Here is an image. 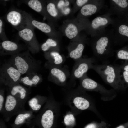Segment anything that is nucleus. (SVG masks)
Returning <instances> with one entry per match:
<instances>
[{
	"instance_id": "obj_30",
	"label": "nucleus",
	"mask_w": 128,
	"mask_h": 128,
	"mask_svg": "<svg viewBox=\"0 0 128 128\" xmlns=\"http://www.w3.org/2000/svg\"><path fill=\"white\" fill-rule=\"evenodd\" d=\"M120 69L121 78L125 90L128 87V72Z\"/></svg>"
},
{
	"instance_id": "obj_18",
	"label": "nucleus",
	"mask_w": 128,
	"mask_h": 128,
	"mask_svg": "<svg viewBox=\"0 0 128 128\" xmlns=\"http://www.w3.org/2000/svg\"><path fill=\"white\" fill-rule=\"evenodd\" d=\"M24 3L36 12L46 15L45 8L42 1L38 0H29L24 1Z\"/></svg>"
},
{
	"instance_id": "obj_11",
	"label": "nucleus",
	"mask_w": 128,
	"mask_h": 128,
	"mask_svg": "<svg viewBox=\"0 0 128 128\" xmlns=\"http://www.w3.org/2000/svg\"><path fill=\"white\" fill-rule=\"evenodd\" d=\"M105 0H90L81 9L80 13L82 17L91 16L99 12L104 5Z\"/></svg>"
},
{
	"instance_id": "obj_1",
	"label": "nucleus",
	"mask_w": 128,
	"mask_h": 128,
	"mask_svg": "<svg viewBox=\"0 0 128 128\" xmlns=\"http://www.w3.org/2000/svg\"><path fill=\"white\" fill-rule=\"evenodd\" d=\"M91 45L94 58L103 64L108 63V59L114 55L113 47L115 45L112 29H106L92 37Z\"/></svg>"
},
{
	"instance_id": "obj_32",
	"label": "nucleus",
	"mask_w": 128,
	"mask_h": 128,
	"mask_svg": "<svg viewBox=\"0 0 128 128\" xmlns=\"http://www.w3.org/2000/svg\"><path fill=\"white\" fill-rule=\"evenodd\" d=\"M5 100L4 94L1 92L0 94V112L1 114L3 110Z\"/></svg>"
},
{
	"instance_id": "obj_27",
	"label": "nucleus",
	"mask_w": 128,
	"mask_h": 128,
	"mask_svg": "<svg viewBox=\"0 0 128 128\" xmlns=\"http://www.w3.org/2000/svg\"><path fill=\"white\" fill-rule=\"evenodd\" d=\"M57 45L56 41L51 38H48L41 45V48L42 51H46L50 48L56 47Z\"/></svg>"
},
{
	"instance_id": "obj_37",
	"label": "nucleus",
	"mask_w": 128,
	"mask_h": 128,
	"mask_svg": "<svg viewBox=\"0 0 128 128\" xmlns=\"http://www.w3.org/2000/svg\"><path fill=\"white\" fill-rule=\"evenodd\" d=\"M98 125L95 123H91L86 126L84 128H99Z\"/></svg>"
},
{
	"instance_id": "obj_10",
	"label": "nucleus",
	"mask_w": 128,
	"mask_h": 128,
	"mask_svg": "<svg viewBox=\"0 0 128 128\" xmlns=\"http://www.w3.org/2000/svg\"><path fill=\"white\" fill-rule=\"evenodd\" d=\"M110 8L107 12L111 15H115L118 18H122L128 12V0H109Z\"/></svg>"
},
{
	"instance_id": "obj_16",
	"label": "nucleus",
	"mask_w": 128,
	"mask_h": 128,
	"mask_svg": "<svg viewBox=\"0 0 128 128\" xmlns=\"http://www.w3.org/2000/svg\"><path fill=\"white\" fill-rule=\"evenodd\" d=\"M47 101L46 98L40 95H37L31 98L28 102L30 110L33 112L38 111Z\"/></svg>"
},
{
	"instance_id": "obj_28",
	"label": "nucleus",
	"mask_w": 128,
	"mask_h": 128,
	"mask_svg": "<svg viewBox=\"0 0 128 128\" xmlns=\"http://www.w3.org/2000/svg\"><path fill=\"white\" fill-rule=\"evenodd\" d=\"M75 119L74 116L72 114H68L65 116L64 122L65 125L68 127L73 126L75 123Z\"/></svg>"
},
{
	"instance_id": "obj_4",
	"label": "nucleus",
	"mask_w": 128,
	"mask_h": 128,
	"mask_svg": "<svg viewBox=\"0 0 128 128\" xmlns=\"http://www.w3.org/2000/svg\"><path fill=\"white\" fill-rule=\"evenodd\" d=\"M111 25L115 44L121 45L128 41V22L117 17L113 19Z\"/></svg>"
},
{
	"instance_id": "obj_5",
	"label": "nucleus",
	"mask_w": 128,
	"mask_h": 128,
	"mask_svg": "<svg viewBox=\"0 0 128 128\" xmlns=\"http://www.w3.org/2000/svg\"><path fill=\"white\" fill-rule=\"evenodd\" d=\"M27 13L25 11L13 8L8 11L4 18L7 22L18 31L31 25L27 20Z\"/></svg>"
},
{
	"instance_id": "obj_19",
	"label": "nucleus",
	"mask_w": 128,
	"mask_h": 128,
	"mask_svg": "<svg viewBox=\"0 0 128 128\" xmlns=\"http://www.w3.org/2000/svg\"><path fill=\"white\" fill-rule=\"evenodd\" d=\"M84 47V42L83 41L79 42L74 49L70 51L69 57L75 59H80L82 55Z\"/></svg>"
},
{
	"instance_id": "obj_6",
	"label": "nucleus",
	"mask_w": 128,
	"mask_h": 128,
	"mask_svg": "<svg viewBox=\"0 0 128 128\" xmlns=\"http://www.w3.org/2000/svg\"><path fill=\"white\" fill-rule=\"evenodd\" d=\"M25 110L24 105L15 97L9 94L6 96L1 114L5 120H9L14 116L17 115Z\"/></svg>"
},
{
	"instance_id": "obj_20",
	"label": "nucleus",
	"mask_w": 128,
	"mask_h": 128,
	"mask_svg": "<svg viewBox=\"0 0 128 128\" xmlns=\"http://www.w3.org/2000/svg\"><path fill=\"white\" fill-rule=\"evenodd\" d=\"M14 61L17 69L21 73H26L28 69L29 65L25 60L21 57L17 56L15 57Z\"/></svg>"
},
{
	"instance_id": "obj_13",
	"label": "nucleus",
	"mask_w": 128,
	"mask_h": 128,
	"mask_svg": "<svg viewBox=\"0 0 128 128\" xmlns=\"http://www.w3.org/2000/svg\"><path fill=\"white\" fill-rule=\"evenodd\" d=\"M27 18L29 23L33 27L39 30L51 37L53 36V29L51 26L48 24L34 19L27 12Z\"/></svg>"
},
{
	"instance_id": "obj_17",
	"label": "nucleus",
	"mask_w": 128,
	"mask_h": 128,
	"mask_svg": "<svg viewBox=\"0 0 128 128\" xmlns=\"http://www.w3.org/2000/svg\"><path fill=\"white\" fill-rule=\"evenodd\" d=\"M35 116L32 111L30 110L27 111L25 110L17 115L14 121V124L16 125L22 124L27 121L33 119Z\"/></svg>"
},
{
	"instance_id": "obj_34",
	"label": "nucleus",
	"mask_w": 128,
	"mask_h": 128,
	"mask_svg": "<svg viewBox=\"0 0 128 128\" xmlns=\"http://www.w3.org/2000/svg\"><path fill=\"white\" fill-rule=\"evenodd\" d=\"M90 1L88 0H77L76 1V4L78 6L81 8Z\"/></svg>"
},
{
	"instance_id": "obj_26",
	"label": "nucleus",
	"mask_w": 128,
	"mask_h": 128,
	"mask_svg": "<svg viewBox=\"0 0 128 128\" xmlns=\"http://www.w3.org/2000/svg\"><path fill=\"white\" fill-rule=\"evenodd\" d=\"M7 72L14 82H17L21 76V73L17 69L13 67H10L7 69Z\"/></svg>"
},
{
	"instance_id": "obj_36",
	"label": "nucleus",
	"mask_w": 128,
	"mask_h": 128,
	"mask_svg": "<svg viewBox=\"0 0 128 128\" xmlns=\"http://www.w3.org/2000/svg\"><path fill=\"white\" fill-rule=\"evenodd\" d=\"M31 79L33 85H36L38 83L40 80V78L38 76L35 75Z\"/></svg>"
},
{
	"instance_id": "obj_9",
	"label": "nucleus",
	"mask_w": 128,
	"mask_h": 128,
	"mask_svg": "<svg viewBox=\"0 0 128 128\" xmlns=\"http://www.w3.org/2000/svg\"><path fill=\"white\" fill-rule=\"evenodd\" d=\"M35 28L31 25H29L18 31V37L26 42L33 51H37L38 49L37 41L34 31Z\"/></svg>"
},
{
	"instance_id": "obj_35",
	"label": "nucleus",
	"mask_w": 128,
	"mask_h": 128,
	"mask_svg": "<svg viewBox=\"0 0 128 128\" xmlns=\"http://www.w3.org/2000/svg\"><path fill=\"white\" fill-rule=\"evenodd\" d=\"M120 66L122 70L128 72V61H125Z\"/></svg>"
},
{
	"instance_id": "obj_39",
	"label": "nucleus",
	"mask_w": 128,
	"mask_h": 128,
	"mask_svg": "<svg viewBox=\"0 0 128 128\" xmlns=\"http://www.w3.org/2000/svg\"><path fill=\"white\" fill-rule=\"evenodd\" d=\"M121 18H123L128 22V12L125 14Z\"/></svg>"
},
{
	"instance_id": "obj_2",
	"label": "nucleus",
	"mask_w": 128,
	"mask_h": 128,
	"mask_svg": "<svg viewBox=\"0 0 128 128\" xmlns=\"http://www.w3.org/2000/svg\"><path fill=\"white\" fill-rule=\"evenodd\" d=\"M104 81L115 90H125L120 76V65L108 63L93 64L91 67Z\"/></svg>"
},
{
	"instance_id": "obj_31",
	"label": "nucleus",
	"mask_w": 128,
	"mask_h": 128,
	"mask_svg": "<svg viewBox=\"0 0 128 128\" xmlns=\"http://www.w3.org/2000/svg\"><path fill=\"white\" fill-rule=\"evenodd\" d=\"M4 23L1 17L0 18V37L3 41L8 40V38L5 33Z\"/></svg>"
},
{
	"instance_id": "obj_7",
	"label": "nucleus",
	"mask_w": 128,
	"mask_h": 128,
	"mask_svg": "<svg viewBox=\"0 0 128 128\" xmlns=\"http://www.w3.org/2000/svg\"><path fill=\"white\" fill-rule=\"evenodd\" d=\"M43 108L33 118L40 120L43 128H51L55 118V112L53 102L47 100Z\"/></svg>"
},
{
	"instance_id": "obj_3",
	"label": "nucleus",
	"mask_w": 128,
	"mask_h": 128,
	"mask_svg": "<svg viewBox=\"0 0 128 128\" xmlns=\"http://www.w3.org/2000/svg\"><path fill=\"white\" fill-rule=\"evenodd\" d=\"M81 79V85L83 89L99 93L104 100H109L115 97V90L113 89H107L102 85L89 78L86 74Z\"/></svg>"
},
{
	"instance_id": "obj_29",
	"label": "nucleus",
	"mask_w": 128,
	"mask_h": 128,
	"mask_svg": "<svg viewBox=\"0 0 128 128\" xmlns=\"http://www.w3.org/2000/svg\"><path fill=\"white\" fill-rule=\"evenodd\" d=\"M51 56L53 58L55 64L59 65L61 64L63 59L62 56L58 52L55 51H52L50 53Z\"/></svg>"
},
{
	"instance_id": "obj_15",
	"label": "nucleus",
	"mask_w": 128,
	"mask_h": 128,
	"mask_svg": "<svg viewBox=\"0 0 128 128\" xmlns=\"http://www.w3.org/2000/svg\"><path fill=\"white\" fill-rule=\"evenodd\" d=\"M75 107L78 109L83 110L91 109L96 111L94 105L88 99L83 96L75 97L73 101Z\"/></svg>"
},
{
	"instance_id": "obj_22",
	"label": "nucleus",
	"mask_w": 128,
	"mask_h": 128,
	"mask_svg": "<svg viewBox=\"0 0 128 128\" xmlns=\"http://www.w3.org/2000/svg\"><path fill=\"white\" fill-rule=\"evenodd\" d=\"M1 47L4 51L8 52H14L18 50V45L16 43L7 40L3 41L1 43Z\"/></svg>"
},
{
	"instance_id": "obj_33",
	"label": "nucleus",
	"mask_w": 128,
	"mask_h": 128,
	"mask_svg": "<svg viewBox=\"0 0 128 128\" xmlns=\"http://www.w3.org/2000/svg\"><path fill=\"white\" fill-rule=\"evenodd\" d=\"M21 81L26 85L29 86L33 85L32 79H30L28 77L26 76L22 78Z\"/></svg>"
},
{
	"instance_id": "obj_8",
	"label": "nucleus",
	"mask_w": 128,
	"mask_h": 128,
	"mask_svg": "<svg viewBox=\"0 0 128 128\" xmlns=\"http://www.w3.org/2000/svg\"><path fill=\"white\" fill-rule=\"evenodd\" d=\"M111 15L110 13L107 12L97 17L92 20L87 29L92 37L103 32L109 25L111 24L113 19L111 18Z\"/></svg>"
},
{
	"instance_id": "obj_38",
	"label": "nucleus",
	"mask_w": 128,
	"mask_h": 128,
	"mask_svg": "<svg viewBox=\"0 0 128 128\" xmlns=\"http://www.w3.org/2000/svg\"><path fill=\"white\" fill-rule=\"evenodd\" d=\"M115 128H128V122L123 124L120 125Z\"/></svg>"
},
{
	"instance_id": "obj_21",
	"label": "nucleus",
	"mask_w": 128,
	"mask_h": 128,
	"mask_svg": "<svg viewBox=\"0 0 128 128\" xmlns=\"http://www.w3.org/2000/svg\"><path fill=\"white\" fill-rule=\"evenodd\" d=\"M65 33L66 37L69 39L75 37L78 33V29L76 25L71 23L68 24L65 30Z\"/></svg>"
},
{
	"instance_id": "obj_24",
	"label": "nucleus",
	"mask_w": 128,
	"mask_h": 128,
	"mask_svg": "<svg viewBox=\"0 0 128 128\" xmlns=\"http://www.w3.org/2000/svg\"><path fill=\"white\" fill-rule=\"evenodd\" d=\"M47 13L53 18L57 17L59 13L55 4L53 2L50 1L48 2L46 7Z\"/></svg>"
},
{
	"instance_id": "obj_23",
	"label": "nucleus",
	"mask_w": 128,
	"mask_h": 128,
	"mask_svg": "<svg viewBox=\"0 0 128 128\" xmlns=\"http://www.w3.org/2000/svg\"><path fill=\"white\" fill-rule=\"evenodd\" d=\"M51 74L55 77L61 83L65 82L66 80V76L65 73L58 68H54L51 70Z\"/></svg>"
},
{
	"instance_id": "obj_12",
	"label": "nucleus",
	"mask_w": 128,
	"mask_h": 128,
	"mask_svg": "<svg viewBox=\"0 0 128 128\" xmlns=\"http://www.w3.org/2000/svg\"><path fill=\"white\" fill-rule=\"evenodd\" d=\"M96 60L94 57L82 59L73 71V76L77 78L81 79L86 74Z\"/></svg>"
},
{
	"instance_id": "obj_25",
	"label": "nucleus",
	"mask_w": 128,
	"mask_h": 128,
	"mask_svg": "<svg viewBox=\"0 0 128 128\" xmlns=\"http://www.w3.org/2000/svg\"><path fill=\"white\" fill-rule=\"evenodd\" d=\"M118 59L128 61V45L115 51Z\"/></svg>"
},
{
	"instance_id": "obj_14",
	"label": "nucleus",
	"mask_w": 128,
	"mask_h": 128,
	"mask_svg": "<svg viewBox=\"0 0 128 128\" xmlns=\"http://www.w3.org/2000/svg\"><path fill=\"white\" fill-rule=\"evenodd\" d=\"M10 94L15 97L24 105L28 98V93L26 90L19 85H14L12 87Z\"/></svg>"
}]
</instances>
